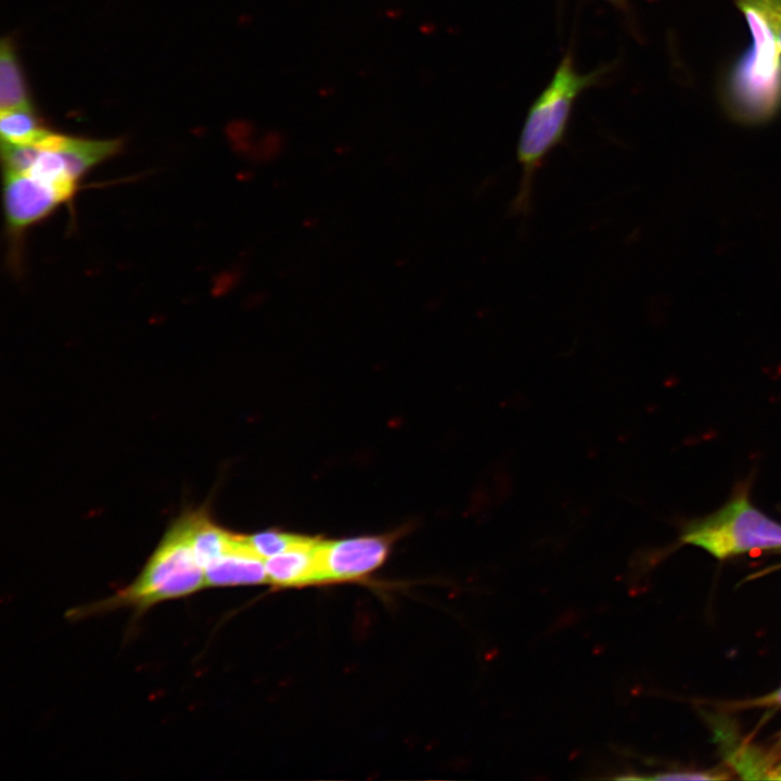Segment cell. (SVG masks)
<instances>
[{"instance_id": "cell-1", "label": "cell", "mask_w": 781, "mask_h": 781, "mask_svg": "<svg viewBox=\"0 0 781 781\" xmlns=\"http://www.w3.org/2000/svg\"><path fill=\"white\" fill-rule=\"evenodd\" d=\"M611 71V65H604L580 73L573 51L567 50L563 54L549 84L529 106L522 126L516 145L521 180L511 205L513 214L528 215L536 174L552 151L564 143L575 102L585 90L599 85Z\"/></svg>"}, {"instance_id": "cell-2", "label": "cell", "mask_w": 781, "mask_h": 781, "mask_svg": "<svg viewBox=\"0 0 781 781\" xmlns=\"http://www.w3.org/2000/svg\"><path fill=\"white\" fill-rule=\"evenodd\" d=\"M739 5L754 44L734 72L732 102L739 118L757 123L770 118L781 103L780 8L776 0H739Z\"/></svg>"}, {"instance_id": "cell-3", "label": "cell", "mask_w": 781, "mask_h": 781, "mask_svg": "<svg viewBox=\"0 0 781 781\" xmlns=\"http://www.w3.org/2000/svg\"><path fill=\"white\" fill-rule=\"evenodd\" d=\"M205 587V571L195 559L184 515L168 529L137 579L113 597L81 609L84 612L79 615L128 606L146 610Z\"/></svg>"}, {"instance_id": "cell-4", "label": "cell", "mask_w": 781, "mask_h": 781, "mask_svg": "<svg viewBox=\"0 0 781 781\" xmlns=\"http://www.w3.org/2000/svg\"><path fill=\"white\" fill-rule=\"evenodd\" d=\"M681 540L726 559L755 550L781 549V524L740 495L715 513L690 523Z\"/></svg>"}, {"instance_id": "cell-5", "label": "cell", "mask_w": 781, "mask_h": 781, "mask_svg": "<svg viewBox=\"0 0 781 781\" xmlns=\"http://www.w3.org/2000/svg\"><path fill=\"white\" fill-rule=\"evenodd\" d=\"M392 539L390 536L320 539V582L349 581L368 575L384 562Z\"/></svg>"}, {"instance_id": "cell-6", "label": "cell", "mask_w": 781, "mask_h": 781, "mask_svg": "<svg viewBox=\"0 0 781 781\" xmlns=\"http://www.w3.org/2000/svg\"><path fill=\"white\" fill-rule=\"evenodd\" d=\"M63 202L51 185L29 174L3 170V203L11 236L17 239Z\"/></svg>"}, {"instance_id": "cell-7", "label": "cell", "mask_w": 781, "mask_h": 781, "mask_svg": "<svg viewBox=\"0 0 781 781\" xmlns=\"http://www.w3.org/2000/svg\"><path fill=\"white\" fill-rule=\"evenodd\" d=\"M206 587L254 585L268 581L265 560L251 548L246 536L205 567Z\"/></svg>"}, {"instance_id": "cell-8", "label": "cell", "mask_w": 781, "mask_h": 781, "mask_svg": "<svg viewBox=\"0 0 781 781\" xmlns=\"http://www.w3.org/2000/svg\"><path fill=\"white\" fill-rule=\"evenodd\" d=\"M320 539L305 541L265 560L268 581L280 587L320 582L318 546Z\"/></svg>"}, {"instance_id": "cell-9", "label": "cell", "mask_w": 781, "mask_h": 781, "mask_svg": "<svg viewBox=\"0 0 781 781\" xmlns=\"http://www.w3.org/2000/svg\"><path fill=\"white\" fill-rule=\"evenodd\" d=\"M185 517L195 559L204 569L210 562L231 551L239 542V535L218 527L206 513L195 512Z\"/></svg>"}, {"instance_id": "cell-10", "label": "cell", "mask_w": 781, "mask_h": 781, "mask_svg": "<svg viewBox=\"0 0 781 781\" xmlns=\"http://www.w3.org/2000/svg\"><path fill=\"white\" fill-rule=\"evenodd\" d=\"M31 107L14 48L3 39L0 49V111Z\"/></svg>"}, {"instance_id": "cell-11", "label": "cell", "mask_w": 781, "mask_h": 781, "mask_svg": "<svg viewBox=\"0 0 781 781\" xmlns=\"http://www.w3.org/2000/svg\"><path fill=\"white\" fill-rule=\"evenodd\" d=\"M0 133L2 142L31 144L49 130L40 125L33 107L0 111Z\"/></svg>"}, {"instance_id": "cell-12", "label": "cell", "mask_w": 781, "mask_h": 781, "mask_svg": "<svg viewBox=\"0 0 781 781\" xmlns=\"http://www.w3.org/2000/svg\"><path fill=\"white\" fill-rule=\"evenodd\" d=\"M254 552L266 560L287 551L307 539L306 536L267 530L246 537Z\"/></svg>"}, {"instance_id": "cell-13", "label": "cell", "mask_w": 781, "mask_h": 781, "mask_svg": "<svg viewBox=\"0 0 781 781\" xmlns=\"http://www.w3.org/2000/svg\"><path fill=\"white\" fill-rule=\"evenodd\" d=\"M725 777L720 774H713L707 771H697V772H673V773H664V774H656L654 777H650L649 779L653 780H717V779H724Z\"/></svg>"}, {"instance_id": "cell-14", "label": "cell", "mask_w": 781, "mask_h": 781, "mask_svg": "<svg viewBox=\"0 0 781 781\" xmlns=\"http://www.w3.org/2000/svg\"><path fill=\"white\" fill-rule=\"evenodd\" d=\"M748 705L753 706H780L781 707V687L777 689L776 691L758 697L752 702H748Z\"/></svg>"}, {"instance_id": "cell-15", "label": "cell", "mask_w": 781, "mask_h": 781, "mask_svg": "<svg viewBox=\"0 0 781 781\" xmlns=\"http://www.w3.org/2000/svg\"><path fill=\"white\" fill-rule=\"evenodd\" d=\"M767 779L781 780V764L768 772Z\"/></svg>"}, {"instance_id": "cell-16", "label": "cell", "mask_w": 781, "mask_h": 781, "mask_svg": "<svg viewBox=\"0 0 781 781\" xmlns=\"http://www.w3.org/2000/svg\"><path fill=\"white\" fill-rule=\"evenodd\" d=\"M612 4L613 7L617 8L618 10H625L627 7L628 0H604Z\"/></svg>"}, {"instance_id": "cell-17", "label": "cell", "mask_w": 781, "mask_h": 781, "mask_svg": "<svg viewBox=\"0 0 781 781\" xmlns=\"http://www.w3.org/2000/svg\"><path fill=\"white\" fill-rule=\"evenodd\" d=\"M777 41H778L779 51L781 52V22H780V24L778 26V30H777Z\"/></svg>"}]
</instances>
